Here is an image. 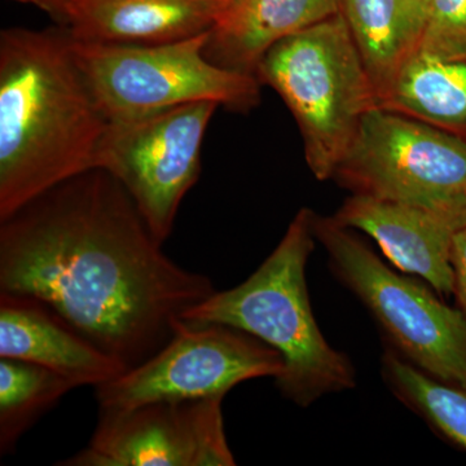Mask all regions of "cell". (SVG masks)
<instances>
[{"mask_svg": "<svg viewBox=\"0 0 466 466\" xmlns=\"http://www.w3.org/2000/svg\"><path fill=\"white\" fill-rule=\"evenodd\" d=\"M216 291L168 258L113 175L94 168L0 219V293L50 306L130 370Z\"/></svg>", "mask_w": 466, "mask_h": 466, "instance_id": "obj_1", "label": "cell"}, {"mask_svg": "<svg viewBox=\"0 0 466 466\" xmlns=\"http://www.w3.org/2000/svg\"><path fill=\"white\" fill-rule=\"evenodd\" d=\"M0 358L47 368L76 388H97L128 370L50 306L15 294L0 293Z\"/></svg>", "mask_w": 466, "mask_h": 466, "instance_id": "obj_11", "label": "cell"}, {"mask_svg": "<svg viewBox=\"0 0 466 466\" xmlns=\"http://www.w3.org/2000/svg\"><path fill=\"white\" fill-rule=\"evenodd\" d=\"M382 377L407 407L419 413L444 438L466 451V386L441 381L395 350H386Z\"/></svg>", "mask_w": 466, "mask_h": 466, "instance_id": "obj_18", "label": "cell"}, {"mask_svg": "<svg viewBox=\"0 0 466 466\" xmlns=\"http://www.w3.org/2000/svg\"><path fill=\"white\" fill-rule=\"evenodd\" d=\"M208 35L210 32L155 45L70 38L76 64L108 119L198 101H214L240 112L254 108L260 96L259 79L208 60Z\"/></svg>", "mask_w": 466, "mask_h": 466, "instance_id": "obj_5", "label": "cell"}, {"mask_svg": "<svg viewBox=\"0 0 466 466\" xmlns=\"http://www.w3.org/2000/svg\"><path fill=\"white\" fill-rule=\"evenodd\" d=\"M419 48L441 57H466V0H429Z\"/></svg>", "mask_w": 466, "mask_h": 466, "instance_id": "obj_19", "label": "cell"}, {"mask_svg": "<svg viewBox=\"0 0 466 466\" xmlns=\"http://www.w3.org/2000/svg\"><path fill=\"white\" fill-rule=\"evenodd\" d=\"M75 389L47 368L0 358V453L15 452L21 437Z\"/></svg>", "mask_w": 466, "mask_h": 466, "instance_id": "obj_17", "label": "cell"}, {"mask_svg": "<svg viewBox=\"0 0 466 466\" xmlns=\"http://www.w3.org/2000/svg\"><path fill=\"white\" fill-rule=\"evenodd\" d=\"M314 232L334 275L366 306L392 350L441 381L466 386L464 312L392 271L333 217L315 214Z\"/></svg>", "mask_w": 466, "mask_h": 466, "instance_id": "obj_6", "label": "cell"}, {"mask_svg": "<svg viewBox=\"0 0 466 466\" xmlns=\"http://www.w3.org/2000/svg\"><path fill=\"white\" fill-rule=\"evenodd\" d=\"M332 179L355 195L425 208L466 226V142L383 108L370 110Z\"/></svg>", "mask_w": 466, "mask_h": 466, "instance_id": "obj_7", "label": "cell"}, {"mask_svg": "<svg viewBox=\"0 0 466 466\" xmlns=\"http://www.w3.org/2000/svg\"><path fill=\"white\" fill-rule=\"evenodd\" d=\"M339 12L341 0H240L211 29L205 55L217 66L256 76L272 46Z\"/></svg>", "mask_w": 466, "mask_h": 466, "instance_id": "obj_14", "label": "cell"}, {"mask_svg": "<svg viewBox=\"0 0 466 466\" xmlns=\"http://www.w3.org/2000/svg\"><path fill=\"white\" fill-rule=\"evenodd\" d=\"M341 12L380 100L420 47L424 0H341Z\"/></svg>", "mask_w": 466, "mask_h": 466, "instance_id": "obj_15", "label": "cell"}, {"mask_svg": "<svg viewBox=\"0 0 466 466\" xmlns=\"http://www.w3.org/2000/svg\"><path fill=\"white\" fill-rule=\"evenodd\" d=\"M225 398L159 400L99 410L86 449L61 466H233L227 443Z\"/></svg>", "mask_w": 466, "mask_h": 466, "instance_id": "obj_10", "label": "cell"}, {"mask_svg": "<svg viewBox=\"0 0 466 466\" xmlns=\"http://www.w3.org/2000/svg\"><path fill=\"white\" fill-rule=\"evenodd\" d=\"M339 225L367 233L400 271L417 275L438 294H453L452 240L459 227L425 208L355 195L336 216Z\"/></svg>", "mask_w": 466, "mask_h": 466, "instance_id": "obj_12", "label": "cell"}, {"mask_svg": "<svg viewBox=\"0 0 466 466\" xmlns=\"http://www.w3.org/2000/svg\"><path fill=\"white\" fill-rule=\"evenodd\" d=\"M279 351L257 337L222 324L177 321L164 348L139 366L95 388L103 410L159 400L225 398L235 386L283 375Z\"/></svg>", "mask_w": 466, "mask_h": 466, "instance_id": "obj_9", "label": "cell"}, {"mask_svg": "<svg viewBox=\"0 0 466 466\" xmlns=\"http://www.w3.org/2000/svg\"><path fill=\"white\" fill-rule=\"evenodd\" d=\"M314 220V211L300 208L254 274L232 289L214 291L182 317L186 323L238 328L279 351L284 372L276 388L302 408L355 388L354 366L325 339L309 302L306 268L317 240Z\"/></svg>", "mask_w": 466, "mask_h": 466, "instance_id": "obj_3", "label": "cell"}, {"mask_svg": "<svg viewBox=\"0 0 466 466\" xmlns=\"http://www.w3.org/2000/svg\"><path fill=\"white\" fill-rule=\"evenodd\" d=\"M225 2L227 3V5H228L229 11V9L235 7V5H238V3L240 2V0H225Z\"/></svg>", "mask_w": 466, "mask_h": 466, "instance_id": "obj_22", "label": "cell"}, {"mask_svg": "<svg viewBox=\"0 0 466 466\" xmlns=\"http://www.w3.org/2000/svg\"><path fill=\"white\" fill-rule=\"evenodd\" d=\"M108 118L63 29L0 33V219L96 168Z\"/></svg>", "mask_w": 466, "mask_h": 466, "instance_id": "obj_2", "label": "cell"}, {"mask_svg": "<svg viewBox=\"0 0 466 466\" xmlns=\"http://www.w3.org/2000/svg\"><path fill=\"white\" fill-rule=\"evenodd\" d=\"M380 108L466 142V57H441L417 48L380 100Z\"/></svg>", "mask_w": 466, "mask_h": 466, "instance_id": "obj_16", "label": "cell"}, {"mask_svg": "<svg viewBox=\"0 0 466 466\" xmlns=\"http://www.w3.org/2000/svg\"><path fill=\"white\" fill-rule=\"evenodd\" d=\"M198 101L124 118L108 119L96 168L116 177L161 244L173 232L183 198L201 173L208 126L218 109Z\"/></svg>", "mask_w": 466, "mask_h": 466, "instance_id": "obj_8", "label": "cell"}, {"mask_svg": "<svg viewBox=\"0 0 466 466\" xmlns=\"http://www.w3.org/2000/svg\"><path fill=\"white\" fill-rule=\"evenodd\" d=\"M15 2L32 5L34 7L42 9L64 25L67 0H15Z\"/></svg>", "mask_w": 466, "mask_h": 466, "instance_id": "obj_21", "label": "cell"}, {"mask_svg": "<svg viewBox=\"0 0 466 466\" xmlns=\"http://www.w3.org/2000/svg\"><path fill=\"white\" fill-rule=\"evenodd\" d=\"M451 265L455 278L453 294L458 299L459 309L466 317V226L458 229L453 236Z\"/></svg>", "mask_w": 466, "mask_h": 466, "instance_id": "obj_20", "label": "cell"}, {"mask_svg": "<svg viewBox=\"0 0 466 466\" xmlns=\"http://www.w3.org/2000/svg\"><path fill=\"white\" fill-rule=\"evenodd\" d=\"M299 126L309 170L332 179L379 96L342 12L276 43L257 66Z\"/></svg>", "mask_w": 466, "mask_h": 466, "instance_id": "obj_4", "label": "cell"}, {"mask_svg": "<svg viewBox=\"0 0 466 466\" xmlns=\"http://www.w3.org/2000/svg\"><path fill=\"white\" fill-rule=\"evenodd\" d=\"M425 2V5H429V0H424Z\"/></svg>", "mask_w": 466, "mask_h": 466, "instance_id": "obj_23", "label": "cell"}, {"mask_svg": "<svg viewBox=\"0 0 466 466\" xmlns=\"http://www.w3.org/2000/svg\"><path fill=\"white\" fill-rule=\"evenodd\" d=\"M225 0H67L64 25L76 41L155 45L211 32Z\"/></svg>", "mask_w": 466, "mask_h": 466, "instance_id": "obj_13", "label": "cell"}]
</instances>
